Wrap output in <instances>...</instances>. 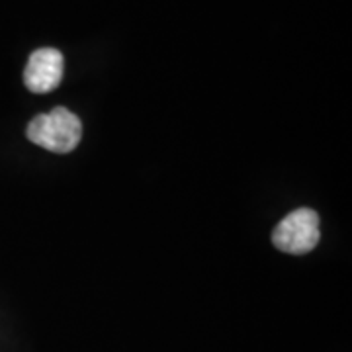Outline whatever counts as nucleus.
<instances>
[{"mask_svg": "<svg viewBox=\"0 0 352 352\" xmlns=\"http://www.w3.org/2000/svg\"><path fill=\"white\" fill-rule=\"evenodd\" d=\"M25 135L32 143L51 153H71L80 143L82 124L76 113L59 106L36 116L28 124Z\"/></svg>", "mask_w": 352, "mask_h": 352, "instance_id": "1", "label": "nucleus"}, {"mask_svg": "<svg viewBox=\"0 0 352 352\" xmlns=\"http://www.w3.org/2000/svg\"><path fill=\"white\" fill-rule=\"evenodd\" d=\"M65 73L63 53L55 47L36 50L25 65L24 82L34 94H47L61 85Z\"/></svg>", "mask_w": 352, "mask_h": 352, "instance_id": "3", "label": "nucleus"}, {"mask_svg": "<svg viewBox=\"0 0 352 352\" xmlns=\"http://www.w3.org/2000/svg\"><path fill=\"white\" fill-rule=\"evenodd\" d=\"M319 237V214L311 208H300L278 223L272 233V243L278 251L288 254H305L317 247Z\"/></svg>", "mask_w": 352, "mask_h": 352, "instance_id": "2", "label": "nucleus"}]
</instances>
